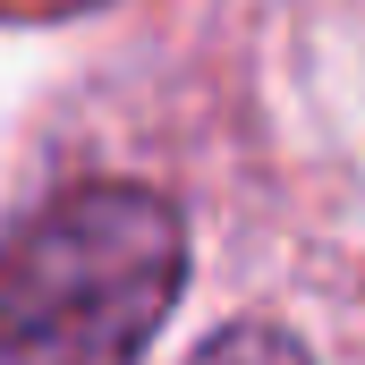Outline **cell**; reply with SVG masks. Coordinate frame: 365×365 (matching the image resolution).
Segmentation results:
<instances>
[{
  "label": "cell",
  "instance_id": "cell-1",
  "mask_svg": "<svg viewBox=\"0 0 365 365\" xmlns=\"http://www.w3.org/2000/svg\"><path fill=\"white\" fill-rule=\"evenodd\" d=\"M179 280L187 230L153 187H68L0 247V365H136Z\"/></svg>",
  "mask_w": 365,
  "mask_h": 365
},
{
  "label": "cell",
  "instance_id": "cell-2",
  "mask_svg": "<svg viewBox=\"0 0 365 365\" xmlns=\"http://www.w3.org/2000/svg\"><path fill=\"white\" fill-rule=\"evenodd\" d=\"M195 365H306V349L289 331H272V323H238V331H221Z\"/></svg>",
  "mask_w": 365,
  "mask_h": 365
}]
</instances>
